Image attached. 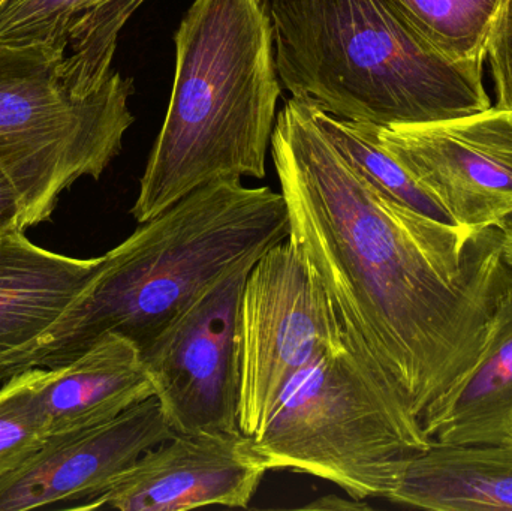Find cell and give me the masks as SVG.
<instances>
[{"mask_svg": "<svg viewBox=\"0 0 512 511\" xmlns=\"http://www.w3.org/2000/svg\"><path fill=\"white\" fill-rule=\"evenodd\" d=\"M271 158L289 237L321 276L355 350L418 420L478 362L512 279V240L409 209L367 182L291 98Z\"/></svg>", "mask_w": 512, "mask_h": 511, "instance_id": "1", "label": "cell"}, {"mask_svg": "<svg viewBox=\"0 0 512 511\" xmlns=\"http://www.w3.org/2000/svg\"><path fill=\"white\" fill-rule=\"evenodd\" d=\"M288 236L282 192L249 188L242 179L201 186L102 255L56 323L26 350L0 360V381L63 365L108 333L143 350L216 279Z\"/></svg>", "mask_w": 512, "mask_h": 511, "instance_id": "2", "label": "cell"}, {"mask_svg": "<svg viewBox=\"0 0 512 511\" xmlns=\"http://www.w3.org/2000/svg\"><path fill=\"white\" fill-rule=\"evenodd\" d=\"M174 45L170 104L131 207L138 224L201 186L267 171L283 89L268 0H194Z\"/></svg>", "mask_w": 512, "mask_h": 511, "instance_id": "3", "label": "cell"}, {"mask_svg": "<svg viewBox=\"0 0 512 511\" xmlns=\"http://www.w3.org/2000/svg\"><path fill=\"white\" fill-rule=\"evenodd\" d=\"M283 89L331 116L376 126L492 107L483 62L454 59L393 0H268Z\"/></svg>", "mask_w": 512, "mask_h": 511, "instance_id": "4", "label": "cell"}, {"mask_svg": "<svg viewBox=\"0 0 512 511\" xmlns=\"http://www.w3.org/2000/svg\"><path fill=\"white\" fill-rule=\"evenodd\" d=\"M134 78L113 63L47 45L0 44V170L20 195L27 228L48 221L60 195L98 180L135 122Z\"/></svg>", "mask_w": 512, "mask_h": 511, "instance_id": "5", "label": "cell"}, {"mask_svg": "<svg viewBox=\"0 0 512 511\" xmlns=\"http://www.w3.org/2000/svg\"><path fill=\"white\" fill-rule=\"evenodd\" d=\"M268 471L333 483L349 498H387L409 458L429 449L420 420L346 332L286 383L252 438Z\"/></svg>", "mask_w": 512, "mask_h": 511, "instance_id": "6", "label": "cell"}, {"mask_svg": "<svg viewBox=\"0 0 512 511\" xmlns=\"http://www.w3.org/2000/svg\"><path fill=\"white\" fill-rule=\"evenodd\" d=\"M345 333L321 276L292 237L259 255L237 315L239 429L264 431L289 380Z\"/></svg>", "mask_w": 512, "mask_h": 511, "instance_id": "7", "label": "cell"}, {"mask_svg": "<svg viewBox=\"0 0 512 511\" xmlns=\"http://www.w3.org/2000/svg\"><path fill=\"white\" fill-rule=\"evenodd\" d=\"M258 258H245L216 279L140 351L177 434L239 431L237 315Z\"/></svg>", "mask_w": 512, "mask_h": 511, "instance_id": "8", "label": "cell"}, {"mask_svg": "<svg viewBox=\"0 0 512 511\" xmlns=\"http://www.w3.org/2000/svg\"><path fill=\"white\" fill-rule=\"evenodd\" d=\"M376 137L460 227L512 212V113L490 107L436 122L376 126Z\"/></svg>", "mask_w": 512, "mask_h": 511, "instance_id": "9", "label": "cell"}, {"mask_svg": "<svg viewBox=\"0 0 512 511\" xmlns=\"http://www.w3.org/2000/svg\"><path fill=\"white\" fill-rule=\"evenodd\" d=\"M268 473L242 431L177 434L144 453L104 494L77 510L246 509Z\"/></svg>", "mask_w": 512, "mask_h": 511, "instance_id": "10", "label": "cell"}, {"mask_svg": "<svg viewBox=\"0 0 512 511\" xmlns=\"http://www.w3.org/2000/svg\"><path fill=\"white\" fill-rule=\"evenodd\" d=\"M158 399H146L116 419L51 438L29 461L0 477V511H26L104 494L144 453L173 437Z\"/></svg>", "mask_w": 512, "mask_h": 511, "instance_id": "11", "label": "cell"}, {"mask_svg": "<svg viewBox=\"0 0 512 511\" xmlns=\"http://www.w3.org/2000/svg\"><path fill=\"white\" fill-rule=\"evenodd\" d=\"M21 374L47 441L104 425L155 396L137 345L117 333L56 368Z\"/></svg>", "mask_w": 512, "mask_h": 511, "instance_id": "12", "label": "cell"}, {"mask_svg": "<svg viewBox=\"0 0 512 511\" xmlns=\"http://www.w3.org/2000/svg\"><path fill=\"white\" fill-rule=\"evenodd\" d=\"M102 257H66L30 242L24 231L0 236V360L35 344L71 305Z\"/></svg>", "mask_w": 512, "mask_h": 511, "instance_id": "13", "label": "cell"}, {"mask_svg": "<svg viewBox=\"0 0 512 511\" xmlns=\"http://www.w3.org/2000/svg\"><path fill=\"white\" fill-rule=\"evenodd\" d=\"M430 444L499 443L512 438V279L496 303L474 368L427 408Z\"/></svg>", "mask_w": 512, "mask_h": 511, "instance_id": "14", "label": "cell"}, {"mask_svg": "<svg viewBox=\"0 0 512 511\" xmlns=\"http://www.w3.org/2000/svg\"><path fill=\"white\" fill-rule=\"evenodd\" d=\"M385 500L435 511L512 510V438L499 443L430 444L409 458Z\"/></svg>", "mask_w": 512, "mask_h": 511, "instance_id": "15", "label": "cell"}, {"mask_svg": "<svg viewBox=\"0 0 512 511\" xmlns=\"http://www.w3.org/2000/svg\"><path fill=\"white\" fill-rule=\"evenodd\" d=\"M147 0H5L0 44L75 54L116 53L119 35Z\"/></svg>", "mask_w": 512, "mask_h": 511, "instance_id": "16", "label": "cell"}, {"mask_svg": "<svg viewBox=\"0 0 512 511\" xmlns=\"http://www.w3.org/2000/svg\"><path fill=\"white\" fill-rule=\"evenodd\" d=\"M309 108L346 161L382 194L430 218L457 225L447 209L379 143L375 125L339 119L310 105Z\"/></svg>", "mask_w": 512, "mask_h": 511, "instance_id": "17", "label": "cell"}, {"mask_svg": "<svg viewBox=\"0 0 512 511\" xmlns=\"http://www.w3.org/2000/svg\"><path fill=\"white\" fill-rule=\"evenodd\" d=\"M406 17L454 59L483 62L510 0H393Z\"/></svg>", "mask_w": 512, "mask_h": 511, "instance_id": "18", "label": "cell"}, {"mask_svg": "<svg viewBox=\"0 0 512 511\" xmlns=\"http://www.w3.org/2000/svg\"><path fill=\"white\" fill-rule=\"evenodd\" d=\"M45 443L41 420L18 372L0 389V477L29 461Z\"/></svg>", "mask_w": 512, "mask_h": 511, "instance_id": "19", "label": "cell"}, {"mask_svg": "<svg viewBox=\"0 0 512 511\" xmlns=\"http://www.w3.org/2000/svg\"><path fill=\"white\" fill-rule=\"evenodd\" d=\"M487 57L495 81V107L512 113V0L493 29Z\"/></svg>", "mask_w": 512, "mask_h": 511, "instance_id": "20", "label": "cell"}, {"mask_svg": "<svg viewBox=\"0 0 512 511\" xmlns=\"http://www.w3.org/2000/svg\"><path fill=\"white\" fill-rule=\"evenodd\" d=\"M26 215L20 195L0 170V236L11 231H26Z\"/></svg>", "mask_w": 512, "mask_h": 511, "instance_id": "21", "label": "cell"}, {"mask_svg": "<svg viewBox=\"0 0 512 511\" xmlns=\"http://www.w3.org/2000/svg\"><path fill=\"white\" fill-rule=\"evenodd\" d=\"M304 509H315V510H364L369 509L364 501L354 500H342V498L336 497V495H328V497L319 498V500L313 501V503L304 506Z\"/></svg>", "mask_w": 512, "mask_h": 511, "instance_id": "22", "label": "cell"}, {"mask_svg": "<svg viewBox=\"0 0 512 511\" xmlns=\"http://www.w3.org/2000/svg\"><path fill=\"white\" fill-rule=\"evenodd\" d=\"M499 227L502 228V230L505 231V233H507V236L510 237V239L512 240V212L510 213V215H507L505 216L504 219H502L501 222H499Z\"/></svg>", "mask_w": 512, "mask_h": 511, "instance_id": "23", "label": "cell"}, {"mask_svg": "<svg viewBox=\"0 0 512 511\" xmlns=\"http://www.w3.org/2000/svg\"><path fill=\"white\" fill-rule=\"evenodd\" d=\"M3 2H5V0H0V6H2Z\"/></svg>", "mask_w": 512, "mask_h": 511, "instance_id": "24", "label": "cell"}]
</instances>
